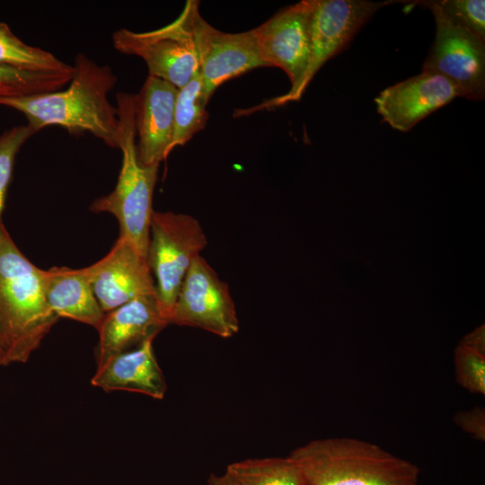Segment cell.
Masks as SVG:
<instances>
[{
	"label": "cell",
	"mask_w": 485,
	"mask_h": 485,
	"mask_svg": "<svg viewBox=\"0 0 485 485\" xmlns=\"http://www.w3.org/2000/svg\"><path fill=\"white\" fill-rule=\"evenodd\" d=\"M74 75L65 90L23 97H0V105L22 113L35 133L57 126L72 134L88 132L108 146L118 148L117 107L108 100L117 82L110 66L98 65L79 53L73 65Z\"/></svg>",
	"instance_id": "6da1fadb"
},
{
	"label": "cell",
	"mask_w": 485,
	"mask_h": 485,
	"mask_svg": "<svg viewBox=\"0 0 485 485\" xmlns=\"http://www.w3.org/2000/svg\"><path fill=\"white\" fill-rule=\"evenodd\" d=\"M40 269L0 225V343L4 366L26 362L58 317L43 293Z\"/></svg>",
	"instance_id": "7a4b0ae2"
},
{
	"label": "cell",
	"mask_w": 485,
	"mask_h": 485,
	"mask_svg": "<svg viewBox=\"0 0 485 485\" xmlns=\"http://www.w3.org/2000/svg\"><path fill=\"white\" fill-rule=\"evenodd\" d=\"M288 456L307 485H419L416 464L355 437L315 439Z\"/></svg>",
	"instance_id": "3957f363"
},
{
	"label": "cell",
	"mask_w": 485,
	"mask_h": 485,
	"mask_svg": "<svg viewBox=\"0 0 485 485\" xmlns=\"http://www.w3.org/2000/svg\"><path fill=\"white\" fill-rule=\"evenodd\" d=\"M119 117L118 148L122 153L121 168L115 189L96 198L90 206L95 213L113 215L119 235L147 257L153 194L159 165H144L137 155L135 128V94L117 93Z\"/></svg>",
	"instance_id": "277c9868"
},
{
	"label": "cell",
	"mask_w": 485,
	"mask_h": 485,
	"mask_svg": "<svg viewBox=\"0 0 485 485\" xmlns=\"http://www.w3.org/2000/svg\"><path fill=\"white\" fill-rule=\"evenodd\" d=\"M207 244L204 230L192 216L154 211L147 261L160 310L169 323L182 282Z\"/></svg>",
	"instance_id": "5b68a950"
},
{
	"label": "cell",
	"mask_w": 485,
	"mask_h": 485,
	"mask_svg": "<svg viewBox=\"0 0 485 485\" xmlns=\"http://www.w3.org/2000/svg\"><path fill=\"white\" fill-rule=\"evenodd\" d=\"M391 3L394 1L315 0L310 24L308 66L298 86L293 92L243 110L240 115L298 101L320 68L342 51L379 9Z\"/></svg>",
	"instance_id": "8992f818"
},
{
	"label": "cell",
	"mask_w": 485,
	"mask_h": 485,
	"mask_svg": "<svg viewBox=\"0 0 485 485\" xmlns=\"http://www.w3.org/2000/svg\"><path fill=\"white\" fill-rule=\"evenodd\" d=\"M112 44L122 54L141 57L147 66L148 75L164 80L178 89L198 74L188 1L171 23L144 32L119 29L112 34Z\"/></svg>",
	"instance_id": "52a82bcc"
},
{
	"label": "cell",
	"mask_w": 485,
	"mask_h": 485,
	"mask_svg": "<svg viewBox=\"0 0 485 485\" xmlns=\"http://www.w3.org/2000/svg\"><path fill=\"white\" fill-rule=\"evenodd\" d=\"M434 15L436 37L422 71L438 74L452 82L461 97L484 98L485 40L449 20L434 1H421Z\"/></svg>",
	"instance_id": "ba28073f"
},
{
	"label": "cell",
	"mask_w": 485,
	"mask_h": 485,
	"mask_svg": "<svg viewBox=\"0 0 485 485\" xmlns=\"http://www.w3.org/2000/svg\"><path fill=\"white\" fill-rule=\"evenodd\" d=\"M188 2L198 73L207 101L226 81L258 67H269L251 31L238 33L218 31L202 18L198 1Z\"/></svg>",
	"instance_id": "9c48e42d"
},
{
	"label": "cell",
	"mask_w": 485,
	"mask_h": 485,
	"mask_svg": "<svg viewBox=\"0 0 485 485\" xmlns=\"http://www.w3.org/2000/svg\"><path fill=\"white\" fill-rule=\"evenodd\" d=\"M170 323L200 328L222 338H230L239 331L228 284L200 255L182 282Z\"/></svg>",
	"instance_id": "30bf717a"
},
{
	"label": "cell",
	"mask_w": 485,
	"mask_h": 485,
	"mask_svg": "<svg viewBox=\"0 0 485 485\" xmlns=\"http://www.w3.org/2000/svg\"><path fill=\"white\" fill-rule=\"evenodd\" d=\"M315 0H303L278 12L251 32L269 67L281 68L293 92L301 82L310 56V24Z\"/></svg>",
	"instance_id": "8fae6325"
},
{
	"label": "cell",
	"mask_w": 485,
	"mask_h": 485,
	"mask_svg": "<svg viewBox=\"0 0 485 485\" xmlns=\"http://www.w3.org/2000/svg\"><path fill=\"white\" fill-rule=\"evenodd\" d=\"M83 269L105 313L137 296L155 295L147 257L123 237H118L103 258Z\"/></svg>",
	"instance_id": "7c38bea8"
},
{
	"label": "cell",
	"mask_w": 485,
	"mask_h": 485,
	"mask_svg": "<svg viewBox=\"0 0 485 485\" xmlns=\"http://www.w3.org/2000/svg\"><path fill=\"white\" fill-rule=\"evenodd\" d=\"M461 97L447 78L422 71L380 92L375 98L376 110L392 128L407 132L423 119Z\"/></svg>",
	"instance_id": "4fadbf2b"
},
{
	"label": "cell",
	"mask_w": 485,
	"mask_h": 485,
	"mask_svg": "<svg viewBox=\"0 0 485 485\" xmlns=\"http://www.w3.org/2000/svg\"><path fill=\"white\" fill-rule=\"evenodd\" d=\"M177 93L173 84L148 75L135 94L137 155L144 165H159L171 154Z\"/></svg>",
	"instance_id": "5bb4252c"
},
{
	"label": "cell",
	"mask_w": 485,
	"mask_h": 485,
	"mask_svg": "<svg viewBox=\"0 0 485 485\" xmlns=\"http://www.w3.org/2000/svg\"><path fill=\"white\" fill-rule=\"evenodd\" d=\"M168 321L163 315L155 295L137 296L105 313L97 329V366L119 353L154 339Z\"/></svg>",
	"instance_id": "9a60e30c"
},
{
	"label": "cell",
	"mask_w": 485,
	"mask_h": 485,
	"mask_svg": "<svg viewBox=\"0 0 485 485\" xmlns=\"http://www.w3.org/2000/svg\"><path fill=\"white\" fill-rule=\"evenodd\" d=\"M153 340L149 339L96 366L91 384L106 392L129 391L163 399L167 385L154 354Z\"/></svg>",
	"instance_id": "2e32d148"
},
{
	"label": "cell",
	"mask_w": 485,
	"mask_h": 485,
	"mask_svg": "<svg viewBox=\"0 0 485 485\" xmlns=\"http://www.w3.org/2000/svg\"><path fill=\"white\" fill-rule=\"evenodd\" d=\"M40 273L47 304L58 318L100 327L105 313L83 269L54 267Z\"/></svg>",
	"instance_id": "e0dca14e"
},
{
	"label": "cell",
	"mask_w": 485,
	"mask_h": 485,
	"mask_svg": "<svg viewBox=\"0 0 485 485\" xmlns=\"http://www.w3.org/2000/svg\"><path fill=\"white\" fill-rule=\"evenodd\" d=\"M225 472L240 485H307L299 466L289 456L235 462Z\"/></svg>",
	"instance_id": "ac0fdd59"
},
{
	"label": "cell",
	"mask_w": 485,
	"mask_h": 485,
	"mask_svg": "<svg viewBox=\"0 0 485 485\" xmlns=\"http://www.w3.org/2000/svg\"><path fill=\"white\" fill-rule=\"evenodd\" d=\"M207 102L199 73L178 89L170 152L176 146H184L205 128L208 119Z\"/></svg>",
	"instance_id": "d6986e66"
},
{
	"label": "cell",
	"mask_w": 485,
	"mask_h": 485,
	"mask_svg": "<svg viewBox=\"0 0 485 485\" xmlns=\"http://www.w3.org/2000/svg\"><path fill=\"white\" fill-rule=\"evenodd\" d=\"M0 66L37 72L74 70L51 52L24 43L4 22H0Z\"/></svg>",
	"instance_id": "ffe728a7"
},
{
	"label": "cell",
	"mask_w": 485,
	"mask_h": 485,
	"mask_svg": "<svg viewBox=\"0 0 485 485\" xmlns=\"http://www.w3.org/2000/svg\"><path fill=\"white\" fill-rule=\"evenodd\" d=\"M74 75L69 72H37L0 66V97H23L62 89Z\"/></svg>",
	"instance_id": "44dd1931"
},
{
	"label": "cell",
	"mask_w": 485,
	"mask_h": 485,
	"mask_svg": "<svg viewBox=\"0 0 485 485\" xmlns=\"http://www.w3.org/2000/svg\"><path fill=\"white\" fill-rule=\"evenodd\" d=\"M35 134L28 125L15 126L0 135V225L6 193L12 180L17 154L26 141Z\"/></svg>",
	"instance_id": "7402d4cb"
},
{
	"label": "cell",
	"mask_w": 485,
	"mask_h": 485,
	"mask_svg": "<svg viewBox=\"0 0 485 485\" xmlns=\"http://www.w3.org/2000/svg\"><path fill=\"white\" fill-rule=\"evenodd\" d=\"M456 380L472 393H485V353L460 342L454 350Z\"/></svg>",
	"instance_id": "603a6c76"
},
{
	"label": "cell",
	"mask_w": 485,
	"mask_h": 485,
	"mask_svg": "<svg viewBox=\"0 0 485 485\" xmlns=\"http://www.w3.org/2000/svg\"><path fill=\"white\" fill-rule=\"evenodd\" d=\"M444 14L455 24L485 40V1H434Z\"/></svg>",
	"instance_id": "cb8c5ba5"
},
{
	"label": "cell",
	"mask_w": 485,
	"mask_h": 485,
	"mask_svg": "<svg viewBox=\"0 0 485 485\" xmlns=\"http://www.w3.org/2000/svg\"><path fill=\"white\" fill-rule=\"evenodd\" d=\"M459 424L478 437H484V415L481 410H473L459 416Z\"/></svg>",
	"instance_id": "d4e9b609"
},
{
	"label": "cell",
	"mask_w": 485,
	"mask_h": 485,
	"mask_svg": "<svg viewBox=\"0 0 485 485\" xmlns=\"http://www.w3.org/2000/svg\"><path fill=\"white\" fill-rule=\"evenodd\" d=\"M484 335V325H482L467 334L461 343L479 352L485 353Z\"/></svg>",
	"instance_id": "484cf974"
},
{
	"label": "cell",
	"mask_w": 485,
	"mask_h": 485,
	"mask_svg": "<svg viewBox=\"0 0 485 485\" xmlns=\"http://www.w3.org/2000/svg\"><path fill=\"white\" fill-rule=\"evenodd\" d=\"M207 483L208 485H240L226 472L223 475L211 474Z\"/></svg>",
	"instance_id": "4316f807"
},
{
	"label": "cell",
	"mask_w": 485,
	"mask_h": 485,
	"mask_svg": "<svg viewBox=\"0 0 485 485\" xmlns=\"http://www.w3.org/2000/svg\"><path fill=\"white\" fill-rule=\"evenodd\" d=\"M0 366H4V352L0 343Z\"/></svg>",
	"instance_id": "83f0119b"
}]
</instances>
